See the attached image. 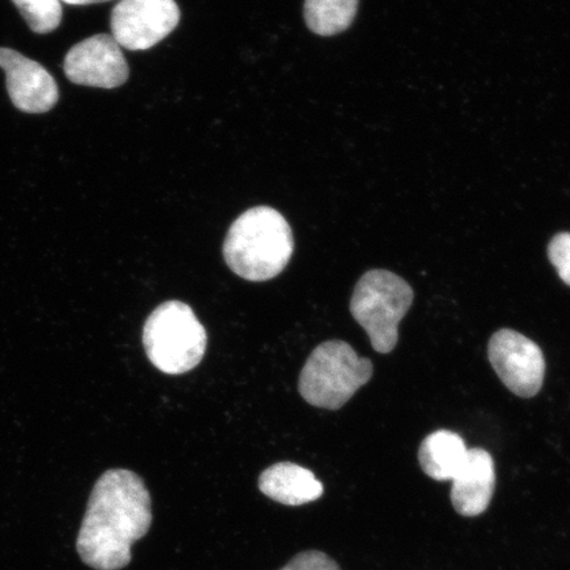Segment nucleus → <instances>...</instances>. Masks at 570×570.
I'll return each mask as SVG.
<instances>
[{"instance_id":"obj_1","label":"nucleus","mask_w":570,"mask_h":570,"mask_svg":"<svg viewBox=\"0 0 570 570\" xmlns=\"http://www.w3.org/2000/svg\"><path fill=\"white\" fill-rule=\"evenodd\" d=\"M153 524L151 495L137 473L107 470L95 484L76 548L85 566L120 570L131 562V547Z\"/></svg>"},{"instance_id":"obj_2","label":"nucleus","mask_w":570,"mask_h":570,"mask_svg":"<svg viewBox=\"0 0 570 570\" xmlns=\"http://www.w3.org/2000/svg\"><path fill=\"white\" fill-rule=\"evenodd\" d=\"M287 219L268 206H256L234 220L224 258L234 274L248 282H267L282 274L294 254Z\"/></svg>"},{"instance_id":"obj_3","label":"nucleus","mask_w":570,"mask_h":570,"mask_svg":"<svg viewBox=\"0 0 570 570\" xmlns=\"http://www.w3.org/2000/svg\"><path fill=\"white\" fill-rule=\"evenodd\" d=\"M142 345L156 368L178 375L199 365L208 336L190 306L173 301L159 305L149 315L142 330Z\"/></svg>"},{"instance_id":"obj_4","label":"nucleus","mask_w":570,"mask_h":570,"mask_svg":"<svg viewBox=\"0 0 570 570\" xmlns=\"http://www.w3.org/2000/svg\"><path fill=\"white\" fill-rule=\"evenodd\" d=\"M373 376V363L361 358L344 341H327L306 361L298 391L306 403L336 411Z\"/></svg>"},{"instance_id":"obj_5","label":"nucleus","mask_w":570,"mask_h":570,"mask_svg":"<svg viewBox=\"0 0 570 570\" xmlns=\"http://www.w3.org/2000/svg\"><path fill=\"white\" fill-rule=\"evenodd\" d=\"M413 302L411 285L386 269H372L355 285L351 312L366 331L374 351L387 354L399 340V324Z\"/></svg>"},{"instance_id":"obj_6","label":"nucleus","mask_w":570,"mask_h":570,"mask_svg":"<svg viewBox=\"0 0 570 570\" xmlns=\"http://www.w3.org/2000/svg\"><path fill=\"white\" fill-rule=\"evenodd\" d=\"M180 18L175 0H119L111 13V35L120 48L146 51L166 39Z\"/></svg>"},{"instance_id":"obj_7","label":"nucleus","mask_w":570,"mask_h":570,"mask_svg":"<svg viewBox=\"0 0 570 570\" xmlns=\"http://www.w3.org/2000/svg\"><path fill=\"white\" fill-rule=\"evenodd\" d=\"M491 366L504 386L520 397H533L543 387L546 360L533 341L515 331H498L489 342Z\"/></svg>"},{"instance_id":"obj_8","label":"nucleus","mask_w":570,"mask_h":570,"mask_svg":"<svg viewBox=\"0 0 570 570\" xmlns=\"http://www.w3.org/2000/svg\"><path fill=\"white\" fill-rule=\"evenodd\" d=\"M63 70L69 81L101 89L122 87L130 75L122 48L107 33L91 36L71 48Z\"/></svg>"},{"instance_id":"obj_9","label":"nucleus","mask_w":570,"mask_h":570,"mask_svg":"<svg viewBox=\"0 0 570 570\" xmlns=\"http://www.w3.org/2000/svg\"><path fill=\"white\" fill-rule=\"evenodd\" d=\"M0 68L4 70L7 91L13 106L28 114L52 110L59 101L55 78L39 62L10 48H0Z\"/></svg>"},{"instance_id":"obj_10","label":"nucleus","mask_w":570,"mask_h":570,"mask_svg":"<svg viewBox=\"0 0 570 570\" xmlns=\"http://www.w3.org/2000/svg\"><path fill=\"white\" fill-rule=\"evenodd\" d=\"M451 499L455 511L466 518L488 510L495 491V465L484 449H469L466 460L452 480Z\"/></svg>"},{"instance_id":"obj_11","label":"nucleus","mask_w":570,"mask_h":570,"mask_svg":"<svg viewBox=\"0 0 570 570\" xmlns=\"http://www.w3.org/2000/svg\"><path fill=\"white\" fill-rule=\"evenodd\" d=\"M263 494L285 505H303L323 497L324 487L309 469L296 463L279 462L269 466L259 476Z\"/></svg>"},{"instance_id":"obj_12","label":"nucleus","mask_w":570,"mask_h":570,"mask_svg":"<svg viewBox=\"0 0 570 570\" xmlns=\"http://www.w3.org/2000/svg\"><path fill=\"white\" fill-rule=\"evenodd\" d=\"M468 451L460 434L451 431L433 432L420 445V466L432 480L452 481L465 462Z\"/></svg>"},{"instance_id":"obj_13","label":"nucleus","mask_w":570,"mask_h":570,"mask_svg":"<svg viewBox=\"0 0 570 570\" xmlns=\"http://www.w3.org/2000/svg\"><path fill=\"white\" fill-rule=\"evenodd\" d=\"M356 10L358 0H305V23L320 36H334L352 26Z\"/></svg>"},{"instance_id":"obj_14","label":"nucleus","mask_w":570,"mask_h":570,"mask_svg":"<svg viewBox=\"0 0 570 570\" xmlns=\"http://www.w3.org/2000/svg\"><path fill=\"white\" fill-rule=\"evenodd\" d=\"M12 2L36 33L53 32L61 23L60 0H12Z\"/></svg>"},{"instance_id":"obj_15","label":"nucleus","mask_w":570,"mask_h":570,"mask_svg":"<svg viewBox=\"0 0 570 570\" xmlns=\"http://www.w3.org/2000/svg\"><path fill=\"white\" fill-rule=\"evenodd\" d=\"M548 258L561 281L570 285V233H560L553 237L548 246Z\"/></svg>"},{"instance_id":"obj_16","label":"nucleus","mask_w":570,"mask_h":570,"mask_svg":"<svg viewBox=\"0 0 570 570\" xmlns=\"http://www.w3.org/2000/svg\"><path fill=\"white\" fill-rule=\"evenodd\" d=\"M281 570H341L337 562L321 551L298 553Z\"/></svg>"},{"instance_id":"obj_17","label":"nucleus","mask_w":570,"mask_h":570,"mask_svg":"<svg viewBox=\"0 0 570 570\" xmlns=\"http://www.w3.org/2000/svg\"><path fill=\"white\" fill-rule=\"evenodd\" d=\"M60 2L70 4V6H90V4H99V3L110 2V0H60Z\"/></svg>"}]
</instances>
